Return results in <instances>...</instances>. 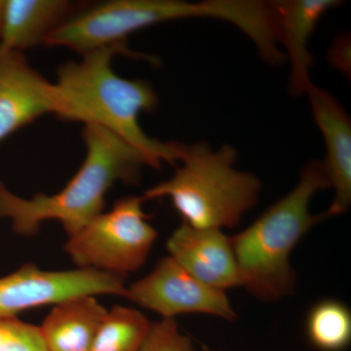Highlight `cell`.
<instances>
[{"label":"cell","mask_w":351,"mask_h":351,"mask_svg":"<svg viewBox=\"0 0 351 351\" xmlns=\"http://www.w3.org/2000/svg\"><path fill=\"white\" fill-rule=\"evenodd\" d=\"M117 54L157 61L134 52L124 43L87 53L80 63L64 64L58 69L55 83L63 101L59 119L105 127L149 157L156 169L163 161H179L184 145L149 138L140 126L141 113L152 112L158 98L149 82L126 80L115 73L112 62Z\"/></svg>","instance_id":"6da1fadb"},{"label":"cell","mask_w":351,"mask_h":351,"mask_svg":"<svg viewBox=\"0 0 351 351\" xmlns=\"http://www.w3.org/2000/svg\"><path fill=\"white\" fill-rule=\"evenodd\" d=\"M86 156L82 167L59 193L16 195L0 181V219H10L14 232L32 237L46 221H58L68 237L103 213L106 195L117 182L135 184L144 166L154 163L142 152L112 131L85 124Z\"/></svg>","instance_id":"7a4b0ae2"},{"label":"cell","mask_w":351,"mask_h":351,"mask_svg":"<svg viewBox=\"0 0 351 351\" xmlns=\"http://www.w3.org/2000/svg\"><path fill=\"white\" fill-rule=\"evenodd\" d=\"M330 188L323 161L307 163L297 186L251 226L232 235L240 287L262 302H278L294 293L297 277L290 263L295 247L324 214L309 211L318 191Z\"/></svg>","instance_id":"3957f363"},{"label":"cell","mask_w":351,"mask_h":351,"mask_svg":"<svg viewBox=\"0 0 351 351\" xmlns=\"http://www.w3.org/2000/svg\"><path fill=\"white\" fill-rule=\"evenodd\" d=\"M237 157L230 145L216 152L206 143L184 145L174 175L147 189L143 198H169L182 221L193 228H234L256 206L262 189L257 176L235 169Z\"/></svg>","instance_id":"277c9868"},{"label":"cell","mask_w":351,"mask_h":351,"mask_svg":"<svg viewBox=\"0 0 351 351\" xmlns=\"http://www.w3.org/2000/svg\"><path fill=\"white\" fill-rule=\"evenodd\" d=\"M232 0L201 2L180 0H112L76 11L44 40L85 55L126 43L133 32L186 18H215L232 23L237 18Z\"/></svg>","instance_id":"5b68a950"},{"label":"cell","mask_w":351,"mask_h":351,"mask_svg":"<svg viewBox=\"0 0 351 351\" xmlns=\"http://www.w3.org/2000/svg\"><path fill=\"white\" fill-rule=\"evenodd\" d=\"M143 196H127L69 235L64 250L80 269L125 276L147 262L157 230L143 210Z\"/></svg>","instance_id":"8992f818"},{"label":"cell","mask_w":351,"mask_h":351,"mask_svg":"<svg viewBox=\"0 0 351 351\" xmlns=\"http://www.w3.org/2000/svg\"><path fill=\"white\" fill-rule=\"evenodd\" d=\"M126 277L91 269L44 270L34 263L0 277V319L36 307L56 306L80 295L123 297Z\"/></svg>","instance_id":"52a82bcc"},{"label":"cell","mask_w":351,"mask_h":351,"mask_svg":"<svg viewBox=\"0 0 351 351\" xmlns=\"http://www.w3.org/2000/svg\"><path fill=\"white\" fill-rule=\"evenodd\" d=\"M124 298L159 314L162 319L188 313L228 321L237 318L225 291L201 282L170 256L161 258L149 274L127 286Z\"/></svg>","instance_id":"ba28073f"},{"label":"cell","mask_w":351,"mask_h":351,"mask_svg":"<svg viewBox=\"0 0 351 351\" xmlns=\"http://www.w3.org/2000/svg\"><path fill=\"white\" fill-rule=\"evenodd\" d=\"M62 112L56 84L32 68L24 53L0 52V143L43 115Z\"/></svg>","instance_id":"9c48e42d"},{"label":"cell","mask_w":351,"mask_h":351,"mask_svg":"<svg viewBox=\"0 0 351 351\" xmlns=\"http://www.w3.org/2000/svg\"><path fill=\"white\" fill-rule=\"evenodd\" d=\"M168 253L186 271L210 287H240L230 237L218 228H196L182 221L167 240Z\"/></svg>","instance_id":"30bf717a"},{"label":"cell","mask_w":351,"mask_h":351,"mask_svg":"<svg viewBox=\"0 0 351 351\" xmlns=\"http://www.w3.org/2000/svg\"><path fill=\"white\" fill-rule=\"evenodd\" d=\"M314 121L326 145L323 161L334 198L325 218L341 216L351 204V122L345 108L326 90L311 85L307 90Z\"/></svg>","instance_id":"8fae6325"},{"label":"cell","mask_w":351,"mask_h":351,"mask_svg":"<svg viewBox=\"0 0 351 351\" xmlns=\"http://www.w3.org/2000/svg\"><path fill=\"white\" fill-rule=\"evenodd\" d=\"M276 25L277 43L286 48L291 64L290 90L294 95L306 94L313 84L311 69L313 57L307 48L316 25L328 10L339 5L337 0H285L270 1Z\"/></svg>","instance_id":"7c38bea8"},{"label":"cell","mask_w":351,"mask_h":351,"mask_svg":"<svg viewBox=\"0 0 351 351\" xmlns=\"http://www.w3.org/2000/svg\"><path fill=\"white\" fill-rule=\"evenodd\" d=\"M77 11L66 0H4L0 52H20L44 44L48 36Z\"/></svg>","instance_id":"4fadbf2b"},{"label":"cell","mask_w":351,"mask_h":351,"mask_svg":"<svg viewBox=\"0 0 351 351\" xmlns=\"http://www.w3.org/2000/svg\"><path fill=\"white\" fill-rule=\"evenodd\" d=\"M108 309L96 295H80L53 307L40 328L48 351H91Z\"/></svg>","instance_id":"5bb4252c"},{"label":"cell","mask_w":351,"mask_h":351,"mask_svg":"<svg viewBox=\"0 0 351 351\" xmlns=\"http://www.w3.org/2000/svg\"><path fill=\"white\" fill-rule=\"evenodd\" d=\"M306 332L309 343L319 351H343L351 341V313L336 300L316 302L307 314Z\"/></svg>","instance_id":"9a60e30c"},{"label":"cell","mask_w":351,"mask_h":351,"mask_svg":"<svg viewBox=\"0 0 351 351\" xmlns=\"http://www.w3.org/2000/svg\"><path fill=\"white\" fill-rule=\"evenodd\" d=\"M152 325L138 309L113 306L99 328L91 351H140Z\"/></svg>","instance_id":"2e32d148"},{"label":"cell","mask_w":351,"mask_h":351,"mask_svg":"<svg viewBox=\"0 0 351 351\" xmlns=\"http://www.w3.org/2000/svg\"><path fill=\"white\" fill-rule=\"evenodd\" d=\"M0 351H48L40 328L19 318L0 319Z\"/></svg>","instance_id":"e0dca14e"},{"label":"cell","mask_w":351,"mask_h":351,"mask_svg":"<svg viewBox=\"0 0 351 351\" xmlns=\"http://www.w3.org/2000/svg\"><path fill=\"white\" fill-rule=\"evenodd\" d=\"M140 351H196V348L175 319H161L152 323Z\"/></svg>","instance_id":"ac0fdd59"},{"label":"cell","mask_w":351,"mask_h":351,"mask_svg":"<svg viewBox=\"0 0 351 351\" xmlns=\"http://www.w3.org/2000/svg\"><path fill=\"white\" fill-rule=\"evenodd\" d=\"M4 0H0V36H1L2 21H3Z\"/></svg>","instance_id":"d6986e66"}]
</instances>
